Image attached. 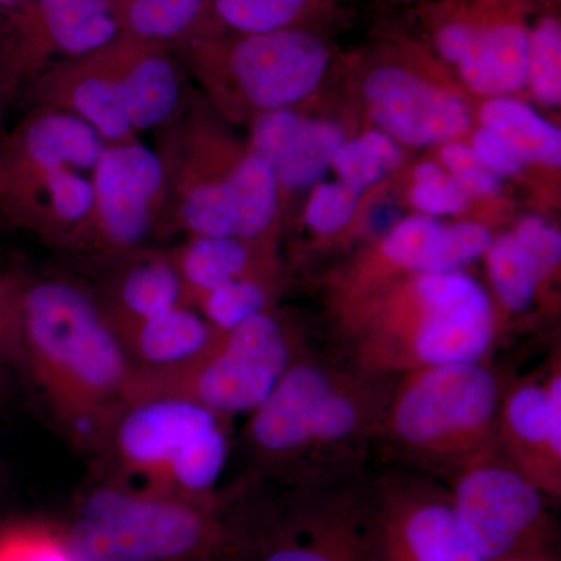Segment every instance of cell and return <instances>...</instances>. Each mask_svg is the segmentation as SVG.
I'll use <instances>...</instances> for the list:
<instances>
[{
  "label": "cell",
  "mask_w": 561,
  "mask_h": 561,
  "mask_svg": "<svg viewBox=\"0 0 561 561\" xmlns=\"http://www.w3.org/2000/svg\"><path fill=\"white\" fill-rule=\"evenodd\" d=\"M401 161V144L376 128L345 140L334 154L331 168L341 183L362 195L389 176Z\"/></svg>",
  "instance_id": "29"
},
{
  "label": "cell",
  "mask_w": 561,
  "mask_h": 561,
  "mask_svg": "<svg viewBox=\"0 0 561 561\" xmlns=\"http://www.w3.org/2000/svg\"><path fill=\"white\" fill-rule=\"evenodd\" d=\"M341 311L342 357L373 375L489 360L500 335L493 298L461 271L405 276Z\"/></svg>",
  "instance_id": "2"
},
{
  "label": "cell",
  "mask_w": 561,
  "mask_h": 561,
  "mask_svg": "<svg viewBox=\"0 0 561 561\" xmlns=\"http://www.w3.org/2000/svg\"><path fill=\"white\" fill-rule=\"evenodd\" d=\"M98 131L70 111H41L0 147V157L38 168L68 165L94 173L105 150Z\"/></svg>",
  "instance_id": "21"
},
{
  "label": "cell",
  "mask_w": 561,
  "mask_h": 561,
  "mask_svg": "<svg viewBox=\"0 0 561 561\" xmlns=\"http://www.w3.org/2000/svg\"><path fill=\"white\" fill-rule=\"evenodd\" d=\"M187 297L198 298L227 280L265 275L261 257L251 242L234 238L194 236L179 256L173 257Z\"/></svg>",
  "instance_id": "24"
},
{
  "label": "cell",
  "mask_w": 561,
  "mask_h": 561,
  "mask_svg": "<svg viewBox=\"0 0 561 561\" xmlns=\"http://www.w3.org/2000/svg\"><path fill=\"white\" fill-rule=\"evenodd\" d=\"M541 105L561 103V21L559 11L546 10L530 24L527 84Z\"/></svg>",
  "instance_id": "31"
},
{
  "label": "cell",
  "mask_w": 561,
  "mask_h": 561,
  "mask_svg": "<svg viewBox=\"0 0 561 561\" xmlns=\"http://www.w3.org/2000/svg\"><path fill=\"white\" fill-rule=\"evenodd\" d=\"M493 232L481 221L445 224L435 217H405L354 267L342 287L341 306L381 289L397 276L461 271L481 260Z\"/></svg>",
  "instance_id": "12"
},
{
  "label": "cell",
  "mask_w": 561,
  "mask_h": 561,
  "mask_svg": "<svg viewBox=\"0 0 561 561\" xmlns=\"http://www.w3.org/2000/svg\"><path fill=\"white\" fill-rule=\"evenodd\" d=\"M119 36L114 0H28L13 10L0 46V92L43 55L90 57Z\"/></svg>",
  "instance_id": "15"
},
{
  "label": "cell",
  "mask_w": 561,
  "mask_h": 561,
  "mask_svg": "<svg viewBox=\"0 0 561 561\" xmlns=\"http://www.w3.org/2000/svg\"><path fill=\"white\" fill-rule=\"evenodd\" d=\"M217 561H379L367 468L249 478L220 497Z\"/></svg>",
  "instance_id": "4"
},
{
  "label": "cell",
  "mask_w": 561,
  "mask_h": 561,
  "mask_svg": "<svg viewBox=\"0 0 561 561\" xmlns=\"http://www.w3.org/2000/svg\"><path fill=\"white\" fill-rule=\"evenodd\" d=\"M321 0H210L214 20L234 35H261L302 27Z\"/></svg>",
  "instance_id": "30"
},
{
  "label": "cell",
  "mask_w": 561,
  "mask_h": 561,
  "mask_svg": "<svg viewBox=\"0 0 561 561\" xmlns=\"http://www.w3.org/2000/svg\"><path fill=\"white\" fill-rule=\"evenodd\" d=\"M28 0H0V9L2 10H14L18 7L24 5Z\"/></svg>",
  "instance_id": "40"
},
{
  "label": "cell",
  "mask_w": 561,
  "mask_h": 561,
  "mask_svg": "<svg viewBox=\"0 0 561 561\" xmlns=\"http://www.w3.org/2000/svg\"><path fill=\"white\" fill-rule=\"evenodd\" d=\"M197 43L224 58L243 98L262 113L306 101L323 81L332 58L328 41L308 27Z\"/></svg>",
  "instance_id": "11"
},
{
  "label": "cell",
  "mask_w": 561,
  "mask_h": 561,
  "mask_svg": "<svg viewBox=\"0 0 561 561\" xmlns=\"http://www.w3.org/2000/svg\"><path fill=\"white\" fill-rule=\"evenodd\" d=\"M482 127L500 135L526 164L560 169L561 131L529 103L512 95L489 99L479 113Z\"/></svg>",
  "instance_id": "25"
},
{
  "label": "cell",
  "mask_w": 561,
  "mask_h": 561,
  "mask_svg": "<svg viewBox=\"0 0 561 561\" xmlns=\"http://www.w3.org/2000/svg\"><path fill=\"white\" fill-rule=\"evenodd\" d=\"M440 164L468 197H493L504 187V179L490 171L470 144L459 139L442 144Z\"/></svg>",
  "instance_id": "35"
},
{
  "label": "cell",
  "mask_w": 561,
  "mask_h": 561,
  "mask_svg": "<svg viewBox=\"0 0 561 561\" xmlns=\"http://www.w3.org/2000/svg\"><path fill=\"white\" fill-rule=\"evenodd\" d=\"M345 140L335 122L311 119L291 108L267 111L254 122L251 153L267 162L279 190L306 191L330 171Z\"/></svg>",
  "instance_id": "19"
},
{
  "label": "cell",
  "mask_w": 561,
  "mask_h": 561,
  "mask_svg": "<svg viewBox=\"0 0 561 561\" xmlns=\"http://www.w3.org/2000/svg\"><path fill=\"white\" fill-rule=\"evenodd\" d=\"M515 238L530 251L542 267L553 276L559 273L561 262V234L559 228L538 214L523 217L512 230Z\"/></svg>",
  "instance_id": "37"
},
{
  "label": "cell",
  "mask_w": 561,
  "mask_h": 561,
  "mask_svg": "<svg viewBox=\"0 0 561 561\" xmlns=\"http://www.w3.org/2000/svg\"><path fill=\"white\" fill-rule=\"evenodd\" d=\"M359 201L360 195L339 180L316 184L306 206V225L320 238L339 234L356 216Z\"/></svg>",
  "instance_id": "34"
},
{
  "label": "cell",
  "mask_w": 561,
  "mask_h": 561,
  "mask_svg": "<svg viewBox=\"0 0 561 561\" xmlns=\"http://www.w3.org/2000/svg\"><path fill=\"white\" fill-rule=\"evenodd\" d=\"M373 531L379 561H483L448 489L421 472L373 476Z\"/></svg>",
  "instance_id": "10"
},
{
  "label": "cell",
  "mask_w": 561,
  "mask_h": 561,
  "mask_svg": "<svg viewBox=\"0 0 561 561\" xmlns=\"http://www.w3.org/2000/svg\"><path fill=\"white\" fill-rule=\"evenodd\" d=\"M278 203L272 169L250 151L221 179L192 183L184 192L180 217L194 236L254 242L271 230Z\"/></svg>",
  "instance_id": "18"
},
{
  "label": "cell",
  "mask_w": 561,
  "mask_h": 561,
  "mask_svg": "<svg viewBox=\"0 0 561 561\" xmlns=\"http://www.w3.org/2000/svg\"><path fill=\"white\" fill-rule=\"evenodd\" d=\"M496 449L551 500H561L560 350L541 375L505 382Z\"/></svg>",
  "instance_id": "14"
},
{
  "label": "cell",
  "mask_w": 561,
  "mask_h": 561,
  "mask_svg": "<svg viewBox=\"0 0 561 561\" xmlns=\"http://www.w3.org/2000/svg\"><path fill=\"white\" fill-rule=\"evenodd\" d=\"M446 483L461 529L483 561H552L556 501L516 470L496 446Z\"/></svg>",
  "instance_id": "8"
},
{
  "label": "cell",
  "mask_w": 561,
  "mask_h": 561,
  "mask_svg": "<svg viewBox=\"0 0 561 561\" xmlns=\"http://www.w3.org/2000/svg\"><path fill=\"white\" fill-rule=\"evenodd\" d=\"M217 331L186 305L139 321L122 332L138 373L179 370L197 360L216 343Z\"/></svg>",
  "instance_id": "22"
},
{
  "label": "cell",
  "mask_w": 561,
  "mask_h": 561,
  "mask_svg": "<svg viewBox=\"0 0 561 561\" xmlns=\"http://www.w3.org/2000/svg\"><path fill=\"white\" fill-rule=\"evenodd\" d=\"M22 284L0 276V367L16 356Z\"/></svg>",
  "instance_id": "39"
},
{
  "label": "cell",
  "mask_w": 561,
  "mask_h": 561,
  "mask_svg": "<svg viewBox=\"0 0 561 561\" xmlns=\"http://www.w3.org/2000/svg\"><path fill=\"white\" fill-rule=\"evenodd\" d=\"M515 561H546V560H515Z\"/></svg>",
  "instance_id": "41"
},
{
  "label": "cell",
  "mask_w": 561,
  "mask_h": 561,
  "mask_svg": "<svg viewBox=\"0 0 561 561\" xmlns=\"http://www.w3.org/2000/svg\"><path fill=\"white\" fill-rule=\"evenodd\" d=\"M161 46L164 44L121 35L108 47L122 101L135 133L164 124L179 106V72Z\"/></svg>",
  "instance_id": "20"
},
{
  "label": "cell",
  "mask_w": 561,
  "mask_h": 561,
  "mask_svg": "<svg viewBox=\"0 0 561 561\" xmlns=\"http://www.w3.org/2000/svg\"><path fill=\"white\" fill-rule=\"evenodd\" d=\"M523 0H445L435 9L438 57L483 98H504L527 84L530 24Z\"/></svg>",
  "instance_id": "9"
},
{
  "label": "cell",
  "mask_w": 561,
  "mask_h": 561,
  "mask_svg": "<svg viewBox=\"0 0 561 561\" xmlns=\"http://www.w3.org/2000/svg\"><path fill=\"white\" fill-rule=\"evenodd\" d=\"M505 381L489 360L398 376L375 445L412 471L451 479L496 446Z\"/></svg>",
  "instance_id": "5"
},
{
  "label": "cell",
  "mask_w": 561,
  "mask_h": 561,
  "mask_svg": "<svg viewBox=\"0 0 561 561\" xmlns=\"http://www.w3.org/2000/svg\"><path fill=\"white\" fill-rule=\"evenodd\" d=\"M398 376L373 375L306 348L243 431L253 474L298 479L364 468Z\"/></svg>",
  "instance_id": "1"
},
{
  "label": "cell",
  "mask_w": 561,
  "mask_h": 561,
  "mask_svg": "<svg viewBox=\"0 0 561 561\" xmlns=\"http://www.w3.org/2000/svg\"><path fill=\"white\" fill-rule=\"evenodd\" d=\"M14 360L70 430L92 442L105 440L138 373L110 317L57 279L22 286Z\"/></svg>",
  "instance_id": "3"
},
{
  "label": "cell",
  "mask_w": 561,
  "mask_h": 561,
  "mask_svg": "<svg viewBox=\"0 0 561 561\" xmlns=\"http://www.w3.org/2000/svg\"><path fill=\"white\" fill-rule=\"evenodd\" d=\"M92 184V221L99 225L103 241L117 250L139 245L149 234L164 195V161L135 140L111 144L95 164Z\"/></svg>",
  "instance_id": "17"
},
{
  "label": "cell",
  "mask_w": 561,
  "mask_h": 561,
  "mask_svg": "<svg viewBox=\"0 0 561 561\" xmlns=\"http://www.w3.org/2000/svg\"><path fill=\"white\" fill-rule=\"evenodd\" d=\"M362 92L378 130L404 146H442L472 125L470 106L460 95L398 62L375 66Z\"/></svg>",
  "instance_id": "16"
},
{
  "label": "cell",
  "mask_w": 561,
  "mask_h": 561,
  "mask_svg": "<svg viewBox=\"0 0 561 561\" xmlns=\"http://www.w3.org/2000/svg\"><path fill=\"white\" fill-rule=\"evenodd\" d=\"M221 507L133 486L103 485L58 535L72 561H217Z\"/></svg>",
  "instance_id": "6"
},
{
  "label": "cell",
  "mask_w": 561,
  "mask_h": 561,
  "mask_svg": "<svg viewBox=\"0 0 561 561\" xmlns=\"http://www.w3.org/2000/svg\"><path fill=\"white\" fill-rule=\"evenodd\" d=\"M0 561H72L58 537L25 527L0 530Z\"/></svg>",
  "instance_id": "36"
},
{
  "label": "cell",
  "mask_w": 561,
  "mask_h": 561,
  "mask_svg": "<svg viewBox=\"0 0 561 561\" xmlns=\"http://www.w3.org/2000/svg\"><path fill=\"white\" fill-rule=\"evenodd\" d=\"M482 260L496 301L511 313L527 311L541 287L553 278L512 231L493 236Z\"/></svg>",
  "instance_id": "27"
},
{
  "label": "cell",
  "mask_w": 561,
  "mask_h": 561,
  "mask_svg": "<svg viewBox=\"0 0 561 561\" xmlns=\"http://www.w3.org/2000/svg\"><path fill=\"white\" fill-rule=\"evenodd\" d=\"M470 147L479 160L501 179L519 175L526 168V162L507 140L482 125L472 133Z\"/></svg>",
  "instance_id": "38"
},
{
  "label": "cell",
  "mask_w": 561,
  "mask_h": 561,
  "mask_svg": "<svg viewBox=\"0 0 561 561\" xmlns=\"http://www.w3.org/2000/svg\"><path fill=\"white\" fill-rule=\"evenodd\" d=\"M108 47L84 57V61L69 70L66 111L90 124L105 142H127L135 140V131L122 101Z\"/></svg>",
  "instance_id": "23"
},
{
  "label": "cell",
  "mask_w": 561,
  "mask_h": 561,
  "mask_svg": "<svg viewBox=\"0 0 561 561\" xmlns=\"http://www.w3.org/2000/svg\"><path fill=\"white\" fill-rule=\"evenodd\" d=\"M202 316L219 332H228L260 313L268 312L271 287L265 275L243 276L195 298Z\"/></svg>",
  "instance_id": "32"
},
{
  "label": "cell",
  "mask_w": 561,
  "mask_h": 561,
  "mask_svg": "<svg viewBox=\"0 0 561 561\" xmlns=\"http://www.w3.org/2000/svg\"><path fill=\"white\" fill-rule=\"evenodd\" d=\"M470 197L454 181L440 162H421L413 173L411 203L423 216H459L467 209Z\"/></svg>",
  "instance_id": "33"
},
{
  "label": "cell",
  "mask_w": 561,
  "mask_h": 561,
  "mask_svg": "<svg viewBox=\"0 0 561 561\" xmlns=\"http://www.w3.org/2000/svg\"><path fill=\"white\" fill-rule=\"evenodd\" d=\"M225 423L227 419L190 398L154 394L128 401L114 416L105 442L128 474L149 481L144 490L165 493L173 465Z\"/></svg>",
  "instance_id": "13"
},
{
  "label": "cell",
  "mask_w": 561,
  "mask_h": 561,
  "mask_svg": "<svg viewBox=\"0 0 561 561\" xmlns=\"http://www.w3.org/2000/svg\"><path fill=\"white\" fill-rule=\"evenodd\" d=\"M186 298V287L175 262L161 256L146 257L122 276L117 287L121 317L113 324L122 334L139 321L183 306Z\"/></svg>",
  "instance_id": "26"
},
{
  "label": "cell",
  "mask_w": 561,
  "mask_h": 561,
  "mask_svg": "<svg viewBox=\"0 0 561 561\" xmlns=\"http://www.w3.org/2000/svg\"><path fill=\"white\" fill-rule=\"evenodd\" d=\"M306 350L301 339L272 312L260 313L219 339L179 370L136 373L127 402L176 394L205 405L221 419L251 413ZM125 402V404H127Z\"/></svg>",
  "instance_id": "7"
},
{
  "label": "cell",
  "mask_w": 561,
  "mask_h": 561,
  "mask_svg": "<svg viewBox=\"0 0 561 561\" xmlns=\"http://www.w3.org/2000/svg\"><path fill=\"white\" fill-rule=\"evenodd\" d=\"M210 0H114L121 35L164 44L187 36L209 9Z\"/></svg>",
  "instance_id": "28"
}]
</instances>
